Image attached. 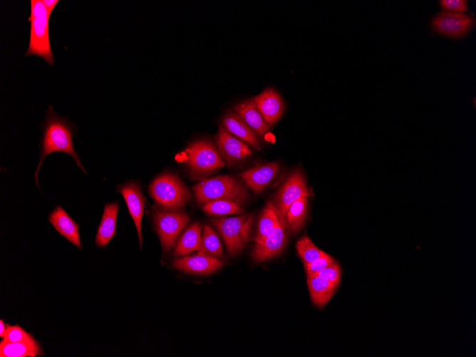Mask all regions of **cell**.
<instances>
[{"mask_svg": "<svg viewBox=\"0 0 476 357\" xmlns=\"http://www.w3.org/2000/svg\"><path fill=\"white\" fill-rule=\"evenodd\" d=\"M45 112L40 160L35 172V180L38 186V173L40 167L43 160L52 152H61L68 154L74 159L77 166L86 173L73 147V138L75 135L73 125L66 118L55 113L51 105H48Z\"/></svg>", "mask_w": 476, "mask_h": 357, "instance_id": "6da1fadb", "label": "cell"}, {"mask_svg": "<svg viewBox=\"0 0 476 357\" xmlns=\"http://www.w3.org/2000/svg\"><path fill=\"white\" fill-rule=\"evenodd\" d=\"M196 202L200 205L216 200H230L243 205L249 199L246 186L231 175L204 178L193 187Z\"/></svg>", "mask_w": 476, "mask_h": 357, "instance_id": "7a4b0ae2", "label": "cell"}, {"mask_svg": "<svg viewBox=\"0 0 476 357\" xmlns=\"http://www.w3.org/2000/svg\"><path fill=\"white\" fill-rule=\"evenodd\" d=\"M51 11L46 7L43 1H31V29L29 47L26 53L29 56L42 57L49 65H53V54L48 33V21Z\"/></svg>", "mask_w": 476, "mask_h": 357, "instance_id": "3957f363", "label": "cell"}, {"mask_svg": "<svg viewBox=\"0 0 476 357\" xmlns=\"http://www.w3.org/2000/svg\"><path fill=\"white\" fill-rule=\"evenodd\" d=\"M148 192L160 208L180 210L190 200L191 194L181 180L172 173L158 175L150 184Z\"/></svg>", "mask_w": 476, "mask_h": 357, "instance_id": "277c9868", "label": "cell"}, {"mask_svg": "<svg viewBox=\"0 0 476 357\" xmlns=\"http://www.w3.org/2000/svg\"><path fill=\"white\" fill-rule=\"evenodd\" d=\"M185 153V162L193 179L205 178L225 165L218 149L208 140L194 141Z\"/></svg>", "mask_w": 476, "mask_h": 357, "instance_id": "5b68a950", "label": "cell"}, {"mask_svg": "<svg viewBox=\"0 0 476 357\" xmlns=\"http://www.w3.org/2000/svg\"><path fill=\"white\" fill-rule=\"evenodd\" d=\"M254 217L251 214L212 219L211 223L222 237L231 256L239 254L251 237Z\"/></svg>", "mask_w": 476, "mask_h": 357, "instance_id": "8992f818", "label": "cell"}, {"mask_svg": "<svg viewBox=\"0 0 476 357\" xmlns=\"http://www.w3.org/2000/svg\"><path fill=\"white\" fill-rule=\"evenodd\" d=\"M152 217L163 251L171 250L175 247L180 233L189 222L188 215L181 210L169 211L158 208L154 210Z\"/></svg>", "mask_w": 476, "mask_h": 357, "instance_id": "52a82bcc", "label": "cell"}, {"mask_svg": "<svg viewBox=\"0 0 476 357\" xmlns=\"http://www.w3.org/2000/svg\"><path fill=\"white\" fill-rule=\"evenodd\" d=\"M305 178L300 170L293 171L279 187L274 195V205L281 222L286 226L285 219L289 207L302 197H309Z\"/></svg>", "mask_w": 476, "mask_h": 357, "instance_id": "ba28073f", "label": "cell"}, {"mask_svg": "<svg viewBox=\"0 0 476 357\" xmlns=\"http://www.w3.org/2000/svg\"><path fill=\"white\" fill-rule=\"evenodd\" d=\"M475 21L467 14L443 11L435 16L431 25L438 33L452 38L466 35L475 26Z\"/></svg>", "mask_w": 476, "mask_h": 357, "instance_id": "9c48e42d", "label": "cell"}, {"mask_svg": "<svg viewBox=\"0 0 476 357\" xmlns=\"http://www.w3.org/2000/svg\"><path fill=\"white\" fill-rule=\"evenodd\" d=\"M215 141L220 155L229 167L252 155L247 144L227 132L221 125L219 126Z\"/></svg>", "mask_w": 476, "mask_h": 357, "instance_id": "30bf717a", "label": "cell"}, {"mask_svg": "<svg viewBox=\"0 0 476 357\" xmlns=\"http://www.w3.org/2000/svg\"><path fill=\"white\" fill-rule=\"evenodd\" d=\"M117 191L123 197L128 212L135 223L140 247L143 246L142 218L145 206V197L143 194L140 185L135 181H130L118 186Z\"/></svg>", "mask_w": 476, "mask_h": 357, "instance_id": "8fae6325", "label": "cell"}, {"mask_svg": "<svg viewBox=\"0 0 476 357\" xmlns=\"http://www.w3.org/2000/svg\"><path fill=\"white\" fill-rule=\"evenodd\" d=\"M287 229L281 221L274 230L262 241L255 242L252 257L256 262H264L279 254L286 246Z\"/></svg>", "mask_w": 476, "mask_h": 357, "instance_id": "7c38bea8", "label": "cell"}, {"mask_svg": "<svg viewBox=\"0 0 476 357\" xmlns=\"http://www.w3.org/2000/svg\"><path fill=\"white\" fill-rule=\"evenodd\" d=\"M223 265L219 258L199 253L173 261V267L182 271L193 274L207 275L217 271Z\"/></svg>", "mask_w": 476, "mask_h": 357, "instance_id": "4fadbf2b", "label": "cell"}, {"mask_svg": "<svg viewBox=\"0 0 476 357\" xmlns=\"http://www.w3.org/2000/svg\"><path fill=\"white\" fill-rule=\"evenodd\" d=\"M252 100L270 127L279 120L284 113V101L274 88L265 89Z\"/></svg>", "mask_w": 476, "mask_h": 357, "instance_id": "5bb4252c", "label": "cell"}, {"mask_svg": "<svg viewBox=\"0 0 476 357\" xmlns=\"http://www.w3.org/2000/svg\"><path fill=\"white\" fill-rule=\"evenodd\" d=\"M279 170L276 162L248 169L240 174L242 182L254 192L259 193L276 177Z\"/></svg>", "mask_w": 476, "mask_h": 357, "instance_id": "9a60e30c", "label": "cell"}, {"mask_svg": "<svg viewBox=\"0 0 476 357\" xmlns=\"http://www.w3.org/2000/svg\"><path fill=\"white\" fill-rule=\"evenodd\" d=\"M254 133L258 138L264 139L270 126L265 121L252 99H247L237 103L233 110Z\"/></svg>", "mask_w": 476, "mask_h": 357, "instance_id": "2e32d148", "label": "cell"}, {"mask_svg": "<svg viewBox=\"0 0 476 357\" xmlns=\"http://www.w3.org/2000/svg\"><path fill=\"white\" fill-rule=\"evenodd\" d=\"M221 126L229 133L259 150L262 144L258 137L234 111L228 110L223 115Z\"/></svg>", "mask_w": 476, "mask_h": 357, "instance_id": "e0dca14e", "label": "cell"}, {"mask_svg": "<svg viewBox=\"0 0 476 357\" xmlns=\"http://www.w3.org/2000/svg\"><path fill=\"white\" fill-rule=\"evenodd\" d=\"M48 221L64 238L82 249L78 224L61 206H57L49 214Z\"/></svg>", "mask_w": 476, "mask_h": 357, "instance_id": "ac0fdd59", "label": "cell"}, {"mask_svg": "<svg viewBox=\"0 0 476 357\" xmlns=\"http://www.w3.org/2000/svg\"><path fill=\"white\" fill-rule=\"evenodd\" d=\"M118 209V202L108 203L105 205L95 239L98 247H105L114 237Z\"/></svg>", "mask_w": 476, "mask_h": 357, "instance_id": "d6986e66", "label": "cell"}, {"mask_svg": "<svg viewBox=\"0 0 476 357\" xmlns=\"http://www.w3.org/2000/svg\"><path fill=\"white\" fill-rule=\"evenodd\" d=\"M43 354L39 344L34 339L21 342L0 343L1 357H35Z\"/></svg>", "mask_w": 476, "mask_h": 357, "instance_id": "ffe728a7", "label": "cell"}, {"mask_svg": "<svg viewBox=\"0 0 476 357\" xmlns=\"http://www.w3.org/2000/svg\"><path fill=\"white\" fill-rule=\"evenodd\" d=\"M308 287L313 303L319 307L324 306L333 296L337 286L317 276L307 278Z\"/></svg>", "mask_w": 476, "mask_h": 357, "instance_id": "44dd1931", "label": "cell"}, {"mask_svg": "<svg viewBox=\"0 0 476 357\" xmlns=\"http://www.w3.org/2000/svg\"><path fill=\"white\" fill-rule=\"evenodd\" d=\"M201 225L196 222L190 225L180 237L175 247V256H184L199 250L201 244Z\"/></svg>", "mask_w": 476, "mask_h": 357, "instance_id": "7402d4cb", "label": "cell"}, {"mask_svg": "<svg viewBox=\"0 0 476 357\" xmlns=\"http://www.w3.org/2000/svg\"><path fill=\"white\" fill-rule=\"evenodd\" d=\"M279 221L280 219L274 202H269L261 212L258 222L257 234L254 239L255 242L262 241L271 234Z\"/></svg>", "mask_w": 476, "mask_h": 357, "instance_id": "603a6c76", "label": "cell"}, {"mask_svg": "<svg viewBox=\"0 0 476 357\" xmlns=\"http://www.w3.org/2000/svg\"><path fill=\"white\" fill-rule=\"evenodd\" d=\"M307 197H302L289 207L285 219L287 230L295 233L303 227L307 212Z\"/></svg>", "mask_w": 476, "mask_h": 357, "instance_id": "cb8c5ba5", "label": "cell"}, {"mask_svg": "<svg viewBox=\"0 0 476 357\" xmlns=\"http://www.w3.org/2000/svg\"><path fill=\"white\" fill-rule=\"evenodd\" d=\"M199 253L217 258L223 257V250L219 236L208 224L205 225Z\"/></svg>", "mask_w": 476, "mask_h": 357, "instance_id": "d4e9b609", "label": "cell"}, {"mask_svg": "<svg viewBox=\"0 0 476 357\" xmlns=\"http://www.w3.org/2000/svg\"><path fill=\"white\" fill-rule=\"evenodd\" d=\"M202 210L207 214L214 216L242 214V206L230 200H216L202 205Z\"/></svg>", "mask_w": 476, "mask_h": 357, "instance_id": "484cf974", "label": "cell"}, {"mask_svg": "<svg viewBox=\"0 0 476 357\" xmlns=\"http://www.w3.org/2000/svg\"><path fill=\"white\" fill-rule=\"evenodd\" d=\"M296 247L304 264L313 262L318 259L323 252V251L319 249L307 236H304L299 239Z\"/></svg>", "mask_w": 476, "mask_h": 357, "instance_id": "4316f807", "label": "cell"}, {"mask_svg": "<svg viewBox=\"0 0 476 357\" xmlns=\"http://www.w3.org/2000/svg\"><path fill=\"white\" fill-rule=\"evenodd\" d=\"M334 259L327 253L323 252L321 255L311 263L304 264L308 277L314 276L315 274L335 262Z\"/></svg>", "mask_w": 476, "mask_h": 357, "instance_id": "83f0119b", "label": "cell"}, {"mask_svg": "<svg viewBox=\"0 0 476 357\" xmlns=\"http://www.w3.org/2000/svg\"><path fill=\"white\" fill-rule=\"evenodd\" d=\"M3 341L9 343L21 342L33 339V337L18 325L8 326Z\"/></svg>", "mask_w": 476, "mask_h": 357, "instance_id": "f1b7e54d", "label": "cell"}, {"mask_svg": "<svg viewBox=\"0 0 476 357\" xmlns=\"http://www.w3.org/2000/svg\"><path fill=\"white\" fill-rule=\"evenodd\" d=\"M341 267L339 264L335 262L315 274L314 276L326 279L338 286L341 281Z\"/></svg>", "mask_w": 476, "mask_h": 357, "instance_id": "f546056e", "label": "cell"}, {"mask_svg": "<svg viewBox=\"0 0 476 357\" xmlns=\"http://www.w3.org/2000/svg\"><path fill=\"white\" fill-rule=\"evenodd\" d=\"M440 4L445 11L463 14L467 10V3L465 0H442Z\"/></svg>", "mask_w": 476, "mask_h": 357, "instance_id": "4dcf8cb0", "label": "cell"}, {"mask_svg": "<svg viewBox=\"0 0 476 357\" xmlns=\"http://www.w3.org/2000/svg\"><path fill=\"white\" fill-rule=\"evenodd\" d=\"M58 0H43V3L47 8V9L52 12L53 9L58 4Z\"/></svg>", "mask_w": 476, "mask_h": 357, "instance_id": "1f68e13d", "label": "cell"}, {"mask_svg": "<svg viewBox=\"0 0 476 357\" xmlns=\"http://www.w3.org/2000/svg\"><path fill=\"white\" fill-rule=\"evenodd\" d=\"M7 327H6V324L4 323V321L2 319L0 320V336L4 337L6 331Z\"/></svg>", "mask_w": 476, "mask_h": 357, "instance_id": "d6a6232c", "label": "cell"}]
</instances>
